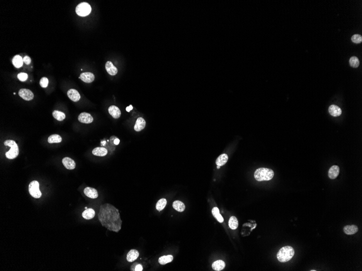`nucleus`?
<instances>
[{"label": "nucleus", "instance_id": "aec40b11", "mask_svg": "<svg viewBox=\"0 0 362 271\" xmlns=\"http://www.w3.org/2000/svg\"><path fill=\"white\" fill-rule=\"evenodd\" d=\"M107 150L103 147L95 148L92 150V154L98 157H104L107 154Z\"/></svg>", "mask_w": 362, "mask_h": 271}, {"label": "nucleus", "instance_id": "6e6552de", "mask_svg": "<svg viewBox=\"0 0 362 271\" xmlns=\"http://www.w3.org/2000/svg\"><path fill=\"white\" fill-rule=\"evenodd\" d=\"M78 120L83 124H91L93 121V118L91 114L84 112L79 115Z\"/></svg>", "mask_w": 362, "mask_h": 271}, {"label": "nucleus", "instance_id": "473e14b6", "mask_svg": "<svg viewBox=\"0 0 362 271\" xmlns=\"http://www.w3.org/2000/svg\"><path fill=\"white\" fill-rule=\"evenodd\" d=\"M352 41L355 44H360L362 42V37L359 34H355L351 37Z\"/></svg>", "mask_w": 362, "mask_h": 271}, {"label": "nucleus", "instance_id": "f257e3e1", "mask_svg": "<svg viewBox=\"0 0 362 271\" xmlns=\"http://www.w3.org/2000/svg\"><path fill=\"white\" fill-rule=\"evenodd\" d=\"M98 219L102 225L110 231L118 233L122 228V220L118 209L109 203L100 206Z\"/></svg>", "mask_w": 362, "mask_h": 271}, {"label": "nucleus", "instance_id": "4468645a", "mask_svg": "<svg viewBox=\"0 0 362 271\" xmlns=\"http://www.w3.org/2000/svg\"><path fill=\"white\" fill-rule=\"evenodd\" d=\"M67 96L74 102H77L80 99V95L77 90L71 89L67 92Z\"/></svg>", "mask_w": 362, "mask_h": 271}, {"label": "nucleus", "instance_id": "9b49d317", "mask_svg": "<svg viewBox=\"0 0 362 271\" xmlns=\"http://www.w3.org/2000/svg\"><path fill=\"white\" fill-rule=\"evenodd\" d=\"M85 195L91 199H96L98 197V193L96 189L92 187H86L84 191Z\"/></svg>", "mask_w": 362, "mask_h": 271}, {"label": "nucleus", "instance_id": "c9c22d12", "mask_svg": "<svg viewBox=\"0 0 362 271\" xmlns=\"http://www.w3.org/2000/svg\"><path fill=\"white\" fill-rule=\"evenodd\" d=\"M23 62L26 63V65H29L31 62V59L28 56H25L23 58Z\"/></svg>", "mask_w": 362, "mask_h": 271}, {"label": "nucleus", "instance_id": "6ab92c4d", "mask_svg": "<svg viewBox=\"0 0 362 271\" xmlns=\"http://www.w3.org/2000/svg\"><path fill=\"white\" fill-rule=\"evenodd\" d=\"M344 232L347 235H353L355 234V233L357 232L358 231V228L357 226L354 225H348L344 227Z\"/></svg>", "mask_w": 362, "mask_h": 271}, {"label": "nucleus", "instance_id": "393cba45", "mask_svg": "<svg viewBox=\"0 0 362 271\" xmlns=\"http://www.w3.org/2000/svg\"><path fill=\"white\" fill-rule=\"evenodd\" d=\"M173 259H174V257L173 255H164L162 257H160L159 259H158V262L160 265H165V264H168L169 262H173Z\"/></svg>", "mask_w": 362, "mask_h": 271}, {"label": "nucleus", "instance_id": "2eb2a0df", "mask_svg": "<svg viewBox=\"0 0 362 271\" xmlns=\"http://www.w3.org/2000/svg\"><path fill=\"white\" fill-rule=\"evenodd\" d=\"M146 126V122L145 120L142 118H139L137 119L136 124L134 126V129L136 132H140L142 131Z\"/></svg>", "mask_w": 362, "mask_h": 271}, {"label": "nucleus", "instance_id": "f03ea898", "mask_svg": "<svg viewBox=\"0 0 362 271\" xmlns=\"http://www.w3.org/2000/svg\"><path fill=\"white\" fill-rule=\"evenodd\" d=\"M274 173L272 170L267 168H260L256 170L254 173V178L258 181H268L272 179Z\"/></svg>", "mask_w": 362, "mask_h": 271}, {"label": "nucleus", "instance_id": "4be33fe9", "mask_svg": "<svg viewBox=\"0 0 362 271\" xmlns=\"http://www.w3.org/2000/svg\"><path fill=\"white\" fill-rule=\"evenodd\" d=\"M226 266L225 262L222 260H217L212 264V268L215 271H220L224 269Z\"/></svg>", "mask_w": 362, "mask_h": 271}, {"label": "nucleus", "instance_id": "f3484780", "mask_svg": "<svg viewBox=\"0 0 362 271\" xmlns=\"http://www.w3.org/2000/svg\"><path fill=\"white\" fill-rule=\"evenodd\" d=\"M105 68L107 72V73L109 75L114 76L117 74L118 73L117 68L113 65V63L111 61H107L105 65Z\"/></svg>", "mask_w": 362, "mask_h": 271}, {"label": "nucleus", "instance_id": "39448f33", "mask_svg": "<svg viewBox=\"0 0 362 271\" xmlns=\"http://www.w3.org/2000/svg\"><path fill=\"white\" fill-rule=\"evenodd\" d=\"M91 7L87 2H82L78 5L76 9V13L80 16H86L90 14L91 12Z\"/></svg>", "mask_w": 362, "mask_h": 271}, {"label": "nucleus", "instance_id": "4c0bfd02", "mask_svg": "<svg viewBox=\"0 0 362 271\" xmlns=\"http://www.w3.org/2000/svg\"><path fill=\"white\" fill-rule=\"evenodd\" d=\"M132 109H133V107L132 106V105H130L129 107H127L126 110H127V111L130 112L131 110H132Z\"/></svg>", "mask_w": 362, "mask_h": 271}, {"label": "nucleus", "instance_id": "ea45409f", "mask_svg": "<svg viewBox=\"0 0 362 271\" xmlns=\"http://www.w3.org/2000/svg\"><path fill=\"white\" fill-rule=\"evenodd\" d=\"M217 169H219V168H220V166H217Z\"/></svg>", "mask_w": 362, "mask_h": 271}, {"label": "nucleus", "instance_id": "ddd939ff", "mask_svg": "<svg viewBox=\"0 0 362 271\" xmlns=\"http://www.w3.org/2000/svg\"><path fill=\"white\" fill-rule=\"evenodd\" d=\"M339 167H338V166L333 165L331 167L330 170H328V177L331 179H335L338 177V175L339 174Z\"/></svg>", "mask_w": 362, "mask_h": 271}, {"label": "nucleus", "instance_id": "cd10ccee", "mask_svg": "<svg viewBox=\"0 0 362 271\" xmlns=\"http://www.w3.org/2000/svg\"><path fill=\"white\" fill-rule=\"evenodd\" d=\"M212 214L214 216L215 218H216L217 220L219 221V223H223L224 222V219L222 216H221L220 213V211H219V208L215 207L213 208L212 209Z\"/></svg>", "mask_w": 362, "mask_h": 271}, {"label": "nucleus", "instance_id": "58836bf2", "mask_svg": "<svg viewBox=\"0 0 362 271\" xmlns=\"http://www.w3.org/2000/svg\"><path fill=\"white\" fill-rule=\"evenodd\" d=\"M119 143H120V140H119L118 139H116L114 140V145H118L119 144Z\"/></svg>", "mask_w": 362, "mask_h": 271}, {"label": "nucleus", "instance_id": "a211bd4d", "mask_svg": "<svg viewBox=\"0 0 362 271\" xmlns=\"http://www.w3.org/2000/svg\"><path fill=\"white\" fill-rule=\"evenodd\" d=\"M139 255V252L136 249L130 250L127 254V261L130 262L135 261L138 258Z\"/></svg>", "mask_w": 362, "mask_h": 271}, {"label": "nucleus", "instance_id": "2f4dec72", "mask_svg": "<svg viewBox=\"0 0 362 271\" xmlns=\"http://www.w3.org/2000/svg\"><path fill=\"white\" fill-rule=\"evenodd\" d=\"M349 63L350 65L353 68H357L360 65V61L357 57L353 56L350 58Z\"/></svg>", "mask_w": 362, "mask_h": 271}, {"label": "nucleus", "instance_id": "f704fd0d", "mask_svg": "<svg viewBox=\"0 0 362 271\" xmlns=\"http://www.w3.org/2000/svg\"><path fill=\"white\" fill-rule=\"evenodd\" d=\"M17 78H18V79L20 81H21L22 82H24V81L27 80V78H28V75H27V74L25 73H19L17 75Z\"/></svg>", "mask_w": 362, "mask_h": 271}, {"label": "nucleus", "instance_id": "a878e982", "mask_svg": "<svg viewBox=\"0 0 362 271\" xmlns=\"http://www.w3.org/2000/svg\"><path fill=\"white\" fill-rule=\"evenodd\" d=\"M12 62L16 68H20L23 65V61L21 56L16 55L13 58Z\"/></svg>", "mask_w": 362, "mask_h": 271}, {"label": "nucleus", "instance_id": "a19ab883", "mask_svg": "<svg viewBox=\"0 0 362 271\" xmlns=\"http://www.w3.org/2000/svg\"><path fill=\"white\" fill-rule=\"evenodd\" d=\"M311 271H316V270H311Z\"/></svg>", "mask_w": 362, "mask_h": 271}, {"label": "nucleus", "instance_id": "20e7f679", "mask_svg": "<svg viewBox=\"0 0 362 271\" xmlns=\"http://www.w3.org/2000/svg\"><path fill=\"white\" fill-rule=\"evenodd\" d=\"M4 145L10 147V150L5 153V156L8 159H14L17 157L19 154V150L18 146L14 141L12 140L5 141Z\"/></svg>", "mask_w": 362, "mask_h": 271}, {"label": "nucleus", "instance_id": "f8f14e48", "mask_svg": "<svg viewBox=\"0 0 362 271\" xmlns=\"http://www.w3.org/2000/svg\"><path fill=\"white\" fill-rule=\"evenodd\" d=\"M108 111L109 114L114 118V119H118L121 115V111L118 107L116 106H111L109 108Z\"/></svg>", "mask_w": 362, "mask_h": 271}, {"label": "nucleus", "instance_id": "9d476101", "mask_svg": "<svg viewBox=\"0 0 362 271\" xmlns=\"http://www.w3.org/2000/svg\"><path fill=\"white\" fill-rule=\"evenodd\" d=\"M79 79L86 83H91L95 80V75L91 72H85L81 74Z\"/></svg>", "mask_w": 362, "mask_h": 271}, {"label": "nucleus", "instance_id": "0eeeda50", "mask_svg": "<svg viewBox=\"0 0 362 271\" xmlns=\"http://www.w3.org/2000/svg\"><path fill=\"white\" fill-rule=\"evenodd\" d=\"M19 95L21 98L26 101H30L34 98V94L32 91L25 88L20 90Z\"/></svg>", "mask_w": 362, "mask_h": 271}, {"label": "nucleus", "instance_id": "e433bc0d", "mask_svg": "<svg viewBox=\"0 0 362 271\" xmlns=\"http://www.w3.org/2000/svg\"><path fill=\"white\" fill-rule=\"evenodd\" d=\"M143 266H142L141 265L138 264V265H137L136 266V267H135V269H134V271H143Z\"/></svg>", "mask_w": 362, "mask_h": 271}, {"label": "nucleus", "instance_id": "423d86ee", "mask_svg": "<svg viewBox=\"0 0 362 271\" xmlns=\"http://www.w3.org/2000/svg\"><path fill=\"white\" fill-rule=\"evenodd\" d=\"M29 194L34 198L39 199L42 193L39 189V183L37 181H33L29 185Z\"/></svg>", "mask_w": 362, "mask_h": 271}, {"label": "nucleus", "instance_id": "bb28decb", "mask_svg": "<svg viewBox=\"0 0 362 271\" xmlns=\"http://www.w3.org/2000/svg\"><path fill=\"white\" fill-rule=\"evenodd\" d=\"M228 225L229 227L231 228V230H236L238 227V220L237 218L234 216H231L229 220Z\"/></svg>", "mask_w": 362, "mask_h": 271}, {"label": "nucleus", "instance_id": "1a4fd4ad", "mask_svg": "<svg viewBox=\"0 0 362 271\" xmlns=\"http://www.w3.org/2000/svg\"><path fill=\"white\" fill-rule=\"evenodd\" d=\"M63 166L67 170H73L74 169L76 166L75 162L70 157H65L63 158L62 161Z\"/></svg>", "mask_w": 362, "mask_h": 271}, {"label": "nucleus", "instance_id": "c756f323", "mask_svg": "<svg viewBox=\"0 0 362 271\" xmlns=\"http://www.w3.org/2000/svg\"><path fill=\"white\" fill-rule=\"evenodd\" d=\"M167 203V201L165 198L161 199L159 200H158V202L156 203V209L158 210V211H162L163 209L165 208Z\"/></svg>", "mask_w": 362, "mask_h": 271}, {"label": "nucleus", "instance_id": "c85d7f7f", "mask_svg": "<svg viewBox=\"0 0 362 271\" xmlns=\"http://www.w3.org/2000/svg\"><path fill=\"white\" fill-rule=\"evenodd\" d=\"M62 141V138L61 136L58 134H53L49 136L48 138V142L49 143H60Z\"/></svg>", "mask_w": 362, "mask_h": 271}, {"label": "nucleus", "instance_id": "dca6fc26", "mask_svg": "<svg viewBox=\"0 0 362 271\" xmlns=\"http://www.w3.org/2000/svg\"><path fill=\"white\" fill-rule=\"evenodd\" d=\"M328 111L330 114L334 117L340 116L342 113V109H340V107L334 104L331 105L328 108Z\"/></svg>", "mask_w": 362, "mask_h": 271}, {"label": "nucleus", "instance_id": "7ed1b4c3", "mask_svg": "<svg viewBox=\"0 0 362 271\" xmlns=\"http://www.w3.org/2000/svg\"><path fill=\"white\" fill-rule=\"evenodd\" d=\"M294 255V248L291 246H287L280 249L277 254V259L281 262H289Z\"/></svg>", "mask_w": 362, "mask_h": 271}, {"label": "nucleus", "instance_id": "7c9ffc66", "mask_svg": "<svg viewBox=\"0 0 362 271\" xmlns=\"http://www.w3.org/2000/svg\"><path fill=\"white\" fill-rule=\"evenodd\" d=\"M53 116L55 119L59 121H63L65 119V114L62 111H54L53 112Z\"/></svg>", "mask_w": 362, "mask_h": 271}, {"label": "nucleus", "instance_id": "72a5a7b5", "mask_svg": "<svg viewBox=\"0 0 362 271\" xmlns=\"http://www.w3.org/2000/svg\"><path fill=\"white\" fill-rule=\"evenodd\" d=\"M40 85L41 87L46 88L48 86V79L45 78V77L41 78V79L40 80Z\"/></svg>", "mask_w": 362, "mask_h": 271}, {"label": "nucleus", "instance_id": "5701e85b", "mask_svg": "<svg viewBox=\"0 0 362 271\" xmlns=\"http://www.w3.org/2000/svg\"><path fill=\"white\" fill-rule=\"evenodd\" d=\"M228 160V156L227 155V154H222L217 157V160H216V164L217 166L221 167L222 166L225 165Z\"/></svg>", "mask_w": 362, "mask_h": 271}, {"label": "nucleus", "instance_id": "b1692460", "mask_svg": "<svg viewBox=\"0 0 362 271\" xmlns=\"http://www.w3.org/2000/svg\"><path fill=\"white\" fill-rule=\"evenodd\" d=\"M173 207L176 211L180 212H183L185 211V206L184 203H183L182 202L178 201V200H176L173 202Z\"/></svg>", "mask_w": 362, "mask_h": 271}, {"label": "nucleus", "instance_id": "412c9836", "mask_svg": "<svg viewBox=\"0 0 362 271\" xmlns=\"http://www.w3.org/2000/svg\"><path fill=\"white\" fill-rule=\"evenodd\" d=\"M95 211L92 208H88L85 209L82 213V216L86 220L92 219L95 217Z\"/></svg>", "mask_w": 362, "mask_h": 271}]
</instances>
